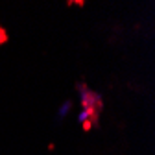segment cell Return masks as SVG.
<instances>
[{
  "instance_id": "obj_2",
  "label": "cell",
  "mask_w": 155,
  "mask_h": 155,
  "mask_svg": "<svg viewBox=\"0 0 155 155\" xmlns=\"http://www.w3.org/2000/svg\"><path fill=\"white\" fill-rule=\"evenodd\" d=\"M70 107H72V104H70V102H65V104L59 107V118H63V116L68 113V109H70Z\"/></svg>"
},
{
  "instance_id": "obj_3",
  "label": "cell",
  "mask_w": 155,
  "mask_h": 155,
  "mask_svg": "<svg viewBox=\"0 0 155 155\" xmlns=\"http://www.w3.org/2000/svg\"><path fill=\"white\" fill-rule=\"evenodd\" d=\"M0 35H2V30H0Z\"/></svg>"
},
{
  "instance_id": "obj_1",
  "label": "cell",
  "mask_w": 155,
  "mask_h": 155,
  "mask_svg": "<svg viewBox=\"0 0 155 155\" xmlns=\"http://www.w3.org/2000/svg\"><path fill=\"white\" fill-rule=\"evenodd\" d=\"M96 98H98V94H96V92H91L89 89H85V91H83V94H81L83 111L80 113V116H78V122H80V124H83V126H85V124H89L91 116H96V114H98L100 100L92 104V100H96Z\"/></svg>"
}]
</instances>
